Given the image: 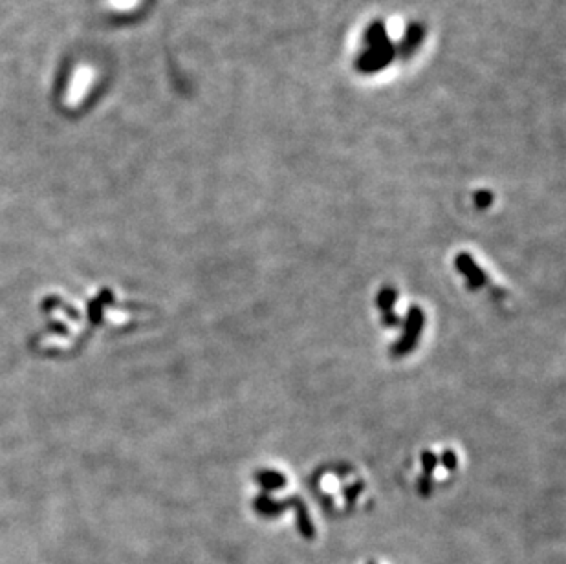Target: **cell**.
I'll use <instances>...</instances> for the list:
<instances>
[{
	"mask_svg": "<svg viewBox=\"0 0 566 564\" xmlns=\"http://www.w3.org/2000/svg\"><path fill=\"white\" fill-rule=\"evenodd\" d=\"M405 326L407 328L403 332L402 339L394 346V354H407V352H411L416 346L418 335L422 334L423 326V313L420 308H411V313H409Z\"/></svg>",
	"mask_w": 566,
	"mask_h": 564,
	"instance_id": "obj_1",
	"label": "cell"
},
{
	"mask_svg": "<svg viewBox=\"0 0 566 564\" xmlns=\"http://www.w3.org/2000/svg\"><path fill=\"white\" fill-rule=\"evenodd\" d=\"M456 268L462 275H466L467 282H469L471 290H479L486 284V275L482 273V269L476 266V262L471 258L469 253H460L456 257L455 260Z\"/></svg>",
	"mask_w": 566,
	"mask_h": 564,
	"instance_id": "obj_2",
	"label": "cell"
},
{
	"mask_svg": "<svg viewBox=\"0 0 566 564\" xmlns=\"http://www.w3.org/2000/svg\"><path fill=\"white\" fill-rule=\"evenodd\" d=\"M290 506L295 507V519H297V530L302 535V539L312 540L316 539V528H313V522L310 521V513H308L306 506L302 500H299L297 497L290 498Z\"/></svg>",
	"mask_w": 566,
	"mask_h": 564,
	"instance_id": "obj_3",
	"label": "cell"
},
{
	"mask_svg": "<svg viewBox=\"0 0 566 564\" xmlns=\"http://www.w3.org/2000/svg\"><path fill=\"white\" fill-rule=\"evenodd\" d=\"M253 507L259 515L266 516V519H275V516L281 515L286 507H290V502L288 498H286V500H275V498L268 497V495H260V497H257L253 500Z\"/></svg>",
	"mask_w": 566,
	"mask_h": 564,
	"instance_id": "obj_4",
	"label": "cell"
},
{
	"mask_svg": "<svg viewBox=\"0 0 566 564\" xmlns=\"http://www.w3.org/2000/svg\"><path fill=\"white\" fill-rule=\"evenodd\" d=\"M396 299H398V293H396V290H392V288H385L383 292L379 293L378 297V306L381 308V311H383V317H385V323L387 325H396L398 323V319H396V316H394V304H396Z\"/></svg>",
	"mask_w": 566,
	"mask_h": 564,
	"instance_id": "obj_5",
	"label": "cell"
},
{
	"mask_svg": "<svg viewBox=\"0 0 566 564\" xmlns=\"http://www.w3.org/2000/svg\"><path fill=\"white\" fill-rule=\"evenodd\" d=\"M255 480H257V484H260V488L268 493L283 489L286 486L284 474H281L278 471H260V473H257Z\"/></svg>",
	"mask_w": 566,
	"mask_h": 564,
	"instance_id": "obj_6",
	"label": "cell"
},
{
	"mask_svg": "<svg viewBox=\"0 0 566 564\" xmlns=\"http://www.w3.org/2000/svg\"><path fill=\"white\" fill-rule=\"evenodd\" d=\"M422 458H423L422 460L423 471H425V474H427V479H429V477H431V473H432V469L437 467L438 458L432 453H429V451H425V453L422 454Z\"/></svg>",
	"mask_w": 566,
	"mask_h": 564,
	"instance_id": "obj_7",
	"label": "cell"
},
{
	"mask_svg": "<svg viewBox=\"0 0 566 564\" xmlns=\"http://www.w3.org/2000/svg\"><path fill=\"white\" fill-rule=\"evenodd\" d=\"M444 465L449 469H455L456 467V456L451 453V451H447L446 454H444Z\"/></svg>",
	"mask_w": 566,
	"mask_h": 564,
	"instance_id": "obj_8",
	"label": "cell"
},
{
	"mask_svg": "<svg viewBox=\"0 0 566 564\" xmlns=\"http://www.w3.org/2000/svg\"><path fill=\"white\" fill-rule=\"evenodd\" d=\"M369 564H376V563H369Z\"/></svg>",
	"mask_w": 566,
	"mask_h": 564,
	"instance_id": "obj_9",
	"label": "cell"
}]
</instances>
